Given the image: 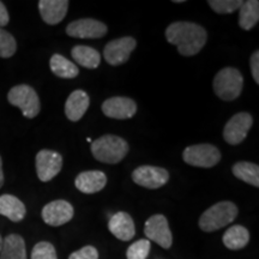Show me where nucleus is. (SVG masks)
Wrapping results in <instances>:
<instances>
[{
    "label": "nucleus",
    "mask_w": 259,
    "mask_h": 259,
    "mask_svg": "<svg viewBox=\"0 0 259 259\" xmlns=\"http://www.w3.org/2000/svg\"><path fill=\"white\" fill-rule=\"evenodd\" d=\"M51 71L56 76L64 79H72L78 76L79 70L76 64L70 61L60 54H53L50 60Z\"/></svg>",
    "instance_id": "4be33fe9"
},
{
    "label": "nucleus",
    "mask_w": 259,
    "mask_h": 259,
    "mask_svg": "<svg viewBox=\"0 0 259 259\" xmlns=\"http://www.w3.org/2000/svg\"><path fill=\"white\" fill-rule=\"evenodd\" d=\"M61 168L63 156L59 153L47 149L38 151L36 155V173L41 181H51L60 173Z\"/></svg>",
    "instance_id": "9d476101"
},
{
    "label": "nucleus",
    "mask_w": 259,
    "mask_h": 259,
    "mask_svg": "<svg viewBox=\"0 0 259 259\" xmlns=\"http://www.w3.org/2000/svg\"><path fill=\"white\" fill-rule=\"evenodd\" d=\"M108 31L106 24L93 18H80L71 22L66 27V34L76 38H100Z\"/></svg>",
    "instance_id": "9b49d317"
},
{
    "label": "nucleus",
    "mask_w": 259,
    "mask_h": 259,
    "mask_svg": "<svg viewBox=\"0 0 259 259\" xmlns=\"http://www.w3.org/2000/svg\"><path fill=\"white\" fill-rule=\"evenodd\" d=\"M0 259H27L24 239L18 234H10L3 239Z\"/></svg>",
    "instance_id": "aec40b11"
},
{
    "label": "nucleus",
    "mask_w": 259,
    "mask_h": 259,
    "mask_svg": "<svg viewBox=\"0 0 259 259\" xmlns=\"http://www.w3.org/2000/svg\"><path fill=\"white\" fill-rule=\"evenodd\" d=\"M259 21V2L247 0L242 3L239 14V25L244 30H251Z\"/></svg>",
    "instance_id": "b1692460"
},
{
    "label": "nucleus",
    "mask_w": 259,
    "mask_h": 259,
    "mask_svg": "<svg viewBox=\"0 0 259 259\" xmlns=\"http://www.w3.org/2000/svg\"><path fill=\"white\" fill-rule=\"evenodd\" d=\"M2 247H3V238L2 235H0V251H2Z\"/></svg>",
    "instance_id": "72a5a7b5"
},
{
    "label": "nucleus",
    "mask_w": 259,
    "mask_h": 259,
    "mask_svg": "<svg viewBox=\"0 0 259 259\" xmlns=\"http://www.w3.org/2000/svg\"><path fill=\"white\" fill-rule=\"evenodd\" d=\"M108 229L116 239L130 241L136 234V227L131 216L127 212H116L109 219Z\"/></svg>",
    "instance_id": "f3484780"
},
{
    "label": "nucleus",
    "mask_w": 259,
    "mask_h": 259,
    "mask_svg": "<svg viewBox=\"0 0 259 259\" xmlns=\"http://www.w3.org/2000/svg\"><path fill=\"white\" fill-rule=\"evenodd\" d=\"M27 209L22 200L12 194L0 196V215L5 216L12 222H21L24 219Z\"/></svg>",
    "instance_id": "6ab92c4d"
},
{
    "label": "nucleus",
    "mask_w": 259,
    "mask_h": 259,
    "mask_svg": "<svg viewBox=\"0 0 259 259\" xmlns=\"http://www.w3.org/2000/svg\"><path fill=\"white\" fill-rule=\"evenodd\" d=\"M166 38L177 46L184 57H193L199 53L208 40L206 30L192 22H174L166 29Z\"/></svg>",
    "instance_id": "f257e3e1"
},
{
    "label": "nucleus",
    "mask_w": 259,
    "mask_h": 259,
    "mask_svg": "<svg viewBox=\"0 0 259 259\" xmlns=\"http://www.w3.org/2000/svg\"><path fill=\"white\" fill-rule=\"evenodd\" d=\"M70 3L67 0H40L38 10L45 23L57 25L65 18Z\"/></svg>",
    "instance_id": "2eb2a0df"
},
{
    "label": "nucleus",
    "mask_w": 259,
    "mask_h": 259,
    "mask_svg": "<svg viewBox=\"0 0 259 259\" xmlns=\"http://www.w3.org/2000/svg\"><path fill=\"white\" fill-rule=\"evenodd\" d=\"M233 174L239 180L244 181L246 184L258 187L259 186V167L258 164L252 163V162L241 161L235 163L232 168Z\"/></svg>",
    "instance_id": "393cba45"
},
{
    "label": "nucleus",
    "mask_w": 259,
    "mask_h": 259,
    "mask_svg": "<svg viewBox=\"0 0 259 259\" xmlns=\"http://www.w3.org/2000/svg\"><path fill=\"white\" fill-rule=\"evenodd\" d=\"M9 21H10V16H9L8 9H6L4 3L0 2V28L8 25Z\"/></svg>",
    "instance_id": "2f4dec72"
},
{
    "label": "nucleus",
    "mask_w": 259,
    "mask_h": 259,
    "mask_svg": "<svg viewBox=\"0 0 259 259\" xmlns=\"http://www.w3.org/2000/svg\"><path fill=\"white\" fill-rule=\"evenodd\" d=\"M31 259H58L57 251L51 242H37L31 251Z\"/></svg>",
    "instance_id": "c85d7f7f"
},
{
    "label": "nucleus",
    "mask_w": 259,
    "mask_h": 259,
    "mask_svg": "<svg viewBox=\"0 0 259 259\" xmlns=\"http://www.w3.org/2000/svg\"><path fill=\"white\" fill-rule=\"evenodd\" d=\"M8 100L12 106L18 107L25 118H35L41 109L40 99L37 93L27 84H19L10 90Z\"/></svg>",
    "instance_id": "39448f33"
},
{
    "label": "nucleus",
    "mask_w": 259,
    "mask_h": 259,
    "mask_svg": "<svg viewBox=\"0 0 259 259\" xmlns=\"http://www.w3.org/2000/svg\"><path fill=\"white\" fill-rule=\"evenodd\" d=\"M251 72H252V77H253L254 82L259 84V52L255 51L251 57Z\"/></svg>",
    "instance_id": "7c9ffc66"
},
{
    "label": "nucleus",
    "mask_w": 259,
    "mask_h": 259,
    "mask_svg": "<svg viewBox=\"0 0 259 259\" xmlns=\"http://www.w3.org/2000/svg\"><path fill=\"white\" fill-rule=\"evenodd\" d=\"M103 114L111 119L125 120L132 118L137 112V105L132 99L122 96L107 99L102 105Z\"/></svg>",
    "instance_id": "4468645a"
},
{
    "label": "nucleus",
    "mask_w": 259,
    "mask_h": 259,
    "mask_svg": "<svg viewBox=\"0 0 259 259\" xmlns=\"http://www.w3.org/2000/svg\"><path fill=\"white\" fill-rule=\"evenodd\" d=\"M183 160L193 167L211 168L221 161V153L212 144H196L184 150Z\"/></svg>",
    "instance_id": "423d86ee"
},
{
    "label": "nucleus",
    "mask_w": 259,
    "mask_h": 259,
    "mask_svg": "<svg viewBox=\"0 0 259 259\" xmlns=\"http://www.w3.org/2000/svg\"><path fill=\"white\" fill-rule=\"evenodd\" d=\"M144 233L148 236V239L156 242L161 247L170 248L173 244V236L168 226L167 219L163 215H154L145 222Z\"/></svg>",
    "instance_id": "f8f14e48"
},
{
    "label": "nucleus",
    "mask_w": 259,
    "mask_h": 259,
    "mask_svg": "<svg viewBox=\"0 0 259 259\" xmlns=\"http://www.w3.org/2000/svg\"><path fill=\"white\" fill-rule=\"evenodd\" d=\"M132 180L145 189L156 190L168 183L169 173L162 167L141 166L132 171Z\"/></svg>",
    "instance_id": "6e6552de"
},
{
    "label": "nucleus",
    "mask_w": 259,
    "mask_h": 259,
    "mask_svg": "<svg viewBox=\"0 0 259 259\" xmlns=\"http://www.w3.org/2000/svg\"><path fill=\"white\" fill-rule=\"evenodd\" d=\"M130 150L127 142L121 137L106 135L92 143V154L97 161L107 164H115L125 158Z\"/></svg>",
    "instance_id": "f03ea898"
},
{
    "label": "nucleus",
    "mask_w": 259,
    "mask_h": 259,
    "mask_svg": "<svg viewBox=\"0 0 259 259\" xmlns=\"http://www.w3.org/2000/svg\"><path fill=\"white\" fill-rule=\"evenodd\" d=\"M236 216H238V206L234 203L225 200V202L216 203L202 213L199 219V227L203 232L206 233L219 231L234 221Z\"/></svg>",
    "instance_id": "7ed1b4c3"
},
{
    "label": "nucleus",
    "mask_w": 259,
    "mask_h": 259,
    "mask_svg": "<svg viewBox=\"0 0 259 259\" xmlns=\"http://www.w3.org/2000/svg\"><path fill=\"white\" fill-rule=\"evenodd\" d=\"M69 259H99V252L94 246H84L80 250L71 253Z\"/></svg>",
    "instance_id": "c756f323"
},
{
    "label": "nucleus",
    "mask_w": 259,
    "mask_h": 259,
    "mask_svg": "<svg viewBox=\"0 0 259 259\" xmlns=\"http://www.w3.org/2000/svg\"><path fill=\"white\" fill-rule=\"evenodd\" d=\"M242 3L244 2L241 0H209L208 4L216 14L225 15L235 12L236 10L240 9Z\"/></svg>",
    "instance_id": "cd10ccee"
},
{
    "label": "nucleus",
    "mask_w": 259,
    "mask_h": 259,
    "mask_svg": "<svg viewBox=\"0 0 259 259\" xmlns=\"http://www.w3.org/2000/svg\"><path fill=\"white\" fill-rule=\"evenodd\" d=\"M244 87V77L234 67H225L213 77V93L223 101H233L238 99Z\"/></svg>",
    "instance_id": "20e7f679"
},
{
    "label": "nucleus",
    "mask_w": 259,
    "mask_h": 259,
    "mask_svg": "<svg viewBox=\"0 0 259 259\" xmlns=\"http://www.w3.org/2000/svg\"><path fill=\"white\" fill-rule=\"evenodd\" d=\"M107 185V177L101 170H87L78 174L74 180V186L80 192L93 194L100 192Z\"/></svg>",
    "instance_id": "dca6fc26"
},
{
    "label": "nucleus",
    "mask_w": 259,
    "mask_h": 259,
    "mask_svg": "<svg viewBox=\"0 0 259 259\" xmlns=\"http://www.w3.org/2000/svg\"><path fill=\"white\" fill-rule=\"evenodd\" d=\"M73 60L87 69H96L101 63V56L95 48L88 46H74L71 51Z\"/></svg>",
    "instance_id": "5701e85b"
},
{
    "label": "nucleus",
    "mask_w": 259,
    "mask_h": 259,
    "mask_svg": "<svg viewBox=\"0 0 259 259\" xmlns=\"http://www.w3.org/2000/svg\"><path fill=\"white\" fill-rule=\"evenodd\" d=\"M90 105L89 95L83 90H74L65 103V114L71 121H78L88 111Z\"/></svg>",
    "instance_id": "a211bd4d"
},
{
    "label": "nucleus",
    "mask_w": 259,
    "mask_h": 259,
    "mask_svg": "<svg viewBox=\"0 0 259 259\" xmlns=\"http://www.w3.org/2000/svg\"><path fill=\"white\" fill-rule=\"evenodd\" d=\"M4 185V171H3V160L0 156V189Z\"/></svg>",
    "instance_id": "473e14b6"
},
{
    "label": "nucleus",
    "mask_w": 259,
    "mask_h": 259,
    "mask_svg": "<svg viewBox=\"0 0 259 259\" xmlns=\"http://www.w3.org/2000/svg\"><path fill=\"white\" fill-rule=\"evenodd\" d=\"M222 241L229 250H241L250 241V233L245 227L235 225L227 229L225 234H223Z\"/></svg>",
    "instance_id": "412c9836"
},
{
    "label": "nucleus",
    "mask_w": 259,
    "mask_h": 259,
    "mask_svg": "<svg viewBox=\"0 0 259 259\" xmlns=\"http://www.w3.org/2000/svg\"><path fill=\"white\" fill-rule=\"evenodd\" d=\"M150 248V241L148 239H141L130 246L126 252V257L127 259H147Z\"/></svg>",
    "instance_id": "bb28decb"
},
{
    "label": "nucleus",
    "mask_w": 259,
    "mask_h": 259,
    "mask_svg": "<svg viewBox=\"0 0 259 259\" xmlns=\"http://www.w3.org/2000/svg\"><path fill=\"white\" fill-rule=\"evenodd\" d=\"M17 51V42L9 31L0 28V58H11Z\"/></svg>",
    "instance_id": "a878e982"
},
{
    "label": "nucleus",
    "mask_w": 259,
    "mask_h": 259,
    "mask_svg": "<svg viewBox=\"0 0 259 259\" xmlns=\"http://www.w3.org/2000/svg\"><path fill=\"white\" fill-rule=\"evenodd\" d=\"M253 124V118L250 113H236L229 119L223 128V138L228 144L238 145L246 138Z\"/></svg>",
    "instance_id": "0eeeda50"
},
{
    "label": "nucleus",
    "mask_w": 259,
    "mask_h": 259,
    "mask_svg": "<svg viewBox=\"0 0 259 259\" xmlns=\"http://www.w3.org/2000/svg\"><path fill=\"white\" fill-rule=\"evenodd\" d=\"M73 206L64 199L53 200L42 209V220L52 227H59L70 222L73 218Z\"/></svg>",
    "instance_id": "ddd939ff"
},
{
    "label": "nucleus",
    "mask_w": 259,
    "mask_h": 259,
    "mask_svg": "<svg viewBox=\"0 0 259 259\" xmlns=\"http://www.w3.org/2000/svg\"><path fill=\"white\" fill-rule=\"evenodd\" d=\"M136 46H137V42L131 36L116 38L106 45L103 50V57L109 65L118 66L130 59V56Z\"/></svg>",
    "instance_id": "1a4fd4ad"
}]
</instances>
